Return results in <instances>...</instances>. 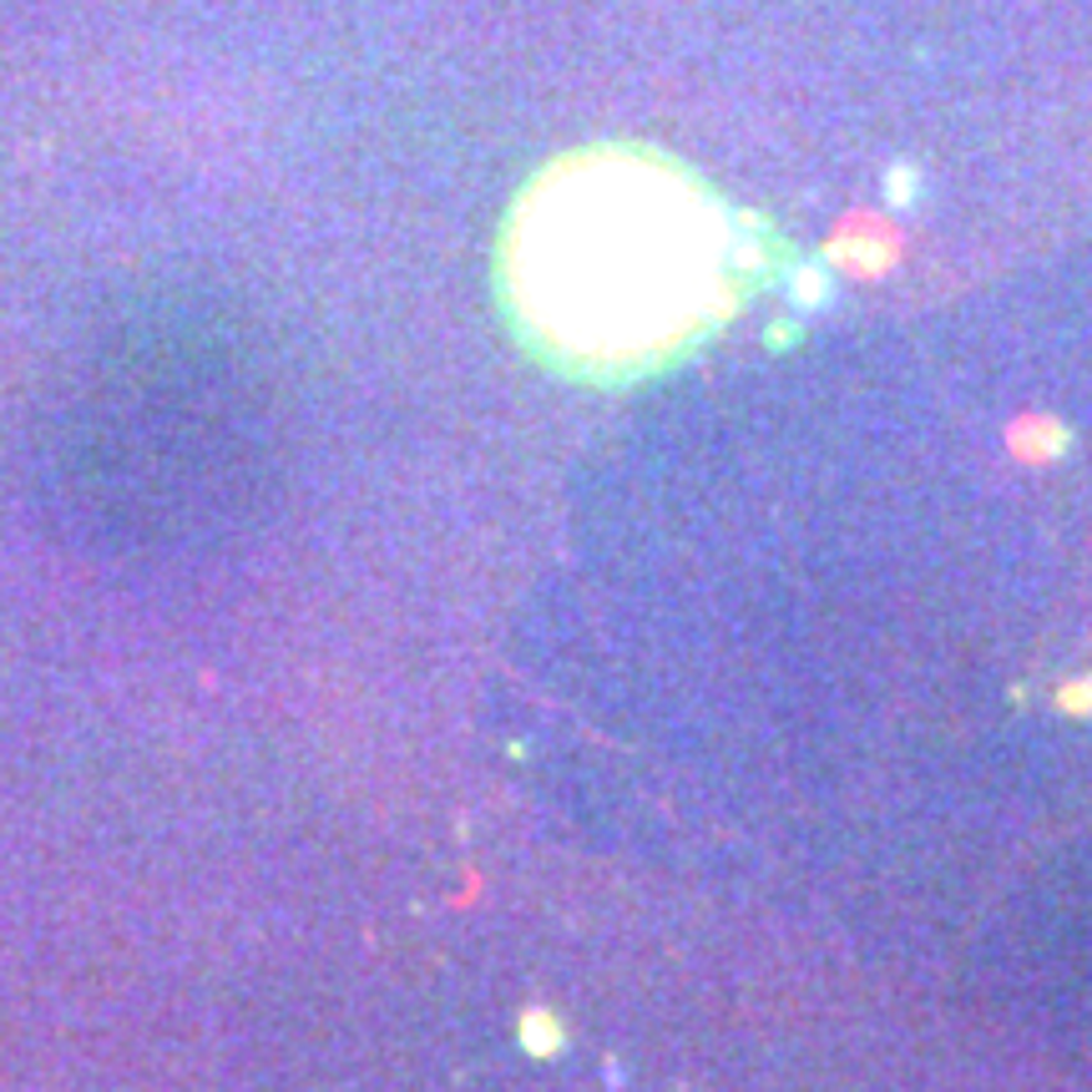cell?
I'll return each mask as SVG.
<instances>
[{
    "mask_svg": "<svg viewBox=\"0 0 1092 1092\" xmlns=\"http://www.w3.org/2000/svg\"><path fill=\"white\" fill-rule=\"evenodd\" d=\"M768 274V238L688 162L592 142L521 182L496 238V304L537 364L602 390L709 344Z\"/></svg>",
    "mask_w": 1092,
    "mask_h": 1092,
    "instance_id": "obj_1",
    "label": "cell"
}]
</instances>
